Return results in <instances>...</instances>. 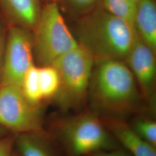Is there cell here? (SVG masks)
Returning a JSON list of instances; mask_svg holds the SVG:
<instances>
[{
  "mask_svg": "<svg viewBox=\"0 0 156 156\" xmlns=\"http://www.w3.org/2000/svg\"><path fill=\"white\" fill-rule=\"evenodd\" d=\"M155 53L137 35L125 59L127 62V66L134 75L144 100L148 103L149 111L154 115H156Z\"/></svg>",
  "mask_w": 156,
  "mask_h": 156,
  "instance_id": "cell-8",
  "label": "cell"
},
{
  "mask_svg": "<svg viewBox=\"0 0 156 156\" xmlns=\"http://www.w3.org/2000/svg\"><path fill=\"white\" fill-rule=\"evenodd\" d=\"M134 27L140 39L156 52V0H138Z\"/></svg>",
  "mask_w": 156,
  "mask_h": 156,
  "instance_id": "cell-12",
  "label": "cell"
},
{
  "mask_svg": "<svg viewBox=\"0 0 156 156\" xmlns=\"http://www.w3.org/2000/svg\"><path fill=\"white\" fill-rule=\"evenodd\" d=\"M44 128L64 156H87L96 151L121 147L100 116L89 109L73 115L46 117Z\"/></svg>",
  "mask_w": 156,
  "mask_h": 156,
  "instance_id": "cell-3",
  "label": "cell"
},
{
  "mask_svg": "<svg viewBox=\"0 0 156 156\" xmlns=\"http://www.w3.org/2000/svg\"><path fill=\"white\" fill-rule=\"evenodd\" d=\"M96 62L87 94L89 109L100 116L126 120L140 113L150 112L142 105L144 98L133 73L126 64L117 60Z\"/></svg>",
  "mask_w": 156,
  "mask_h": 156,
  "instance_id": "cell-1",
  "label": "cell"
},
{
  "mask_svg": "<svg viewBox=\"0 0 156 156\" xmlns=\"http://www.w3.org/2000/svg\"><path fill=\"white\" fill-rule=\"evenodd\" d=\"M127 121L128 125L140 138L156 147V115L146 111L134 115Z\"/></svg>",
  "mask_w": 156,
  "mask_h": 156,
  "instance_id": "cell-13",
  "label": "cell"
},
{
  "mask_svg": "<svg viewBox=\"0 0 156 156\" xmlns=\"http://www.w3.org/2000/svg\"><path fill=\"white\" fill-rule=\"evenodd\" d=\"M9 133H9L7 129H6L5 128L0 127V138H2L3 137L5 136L6 135H7Z\"/></svg>",
  "mask_w": 156,
  "mask_h": 156,
  "instance_id": "cell-21",
  "label": "cell"
},
{
  "mask_svg": "<svg viewBox=\"0 0 156 156\" xmlns=\"http://www.w3.org/2000/svg\"><path fill=\"white\" fill-rule=\"evenodd\" d=\"M41 0H0V19L7 26L33 31L39 19Z\"/></svg>",
  "mask_w": 156,
  "mask_h": 156,
  "instance_id": "cell-10",
  "label": "cell"
},
{
  "mask_svg": "<svg viewBox=\"0 0 156 156\" xmlns=\"http://www.w3.org/2000/svg\"><path fill=\"white\" fill-rule=\"evenodd\" d=\"M32 33L34 61L39 67L51 66L60 56L79 46L57 2L42 5Z\"/></svg>",
  "mask_w": 156,
  "mask_h": 156,
  "instance_id": "cell-5",
  "label": "cell"
},
{
  "mask_svg": "<svg viewBox=\"0 0 156 156\" xmlns=\"http://www.w3.org/2000/svg\"><path fill=\"white\" fill-rule=\"evenodd\" d=\"M100 5L112 15L134 27L136 4L131 0H101Z\"/></svg>",
  "mask_w": 156,
  "mask_h": 156,
  "instance_id": "cell-15",
  "label": "cell"
},
{
  "mask_svg": "<svg viewBox=\"0 0 156 156\" xmlns=\"http://www.w3.org/2000/svg\"><path fill=\"white\" fill-rule=\"evenodd\" d=\"M108 132L120 146L132 156H156V147L140 138L127 121L117 117L100 116Z\"/></svg>",
  "mask_w": 156,
  "mask_h": 156,
  "instance_id": "cell-9",
  "label": "cell"
},
{
  "mask_svg": "<svg viewBox=\"0 0 156 156\" xmlns=\"http://www.w3.org/2000/svg\"><path fill=\"white\" fill-rule=\"evenodd\" d=\"M15 134L9 133L0 138V156H12L14 150Z\"/></svg>",
  "mask_w": 156,
  "mask_h": 156,
  "instance_id": "cell-18",
  "label": "cell"
},
{
  "mask_svg": "<svg viewBox=\"0 0 156 156\" xmlns=\"http://www.w3.org/2000/svg\"><path fill=\"white\" fill-rule=\"evenodd\" d=\"M94 62L92 56L78 46L51 65L60 79L59 89L53 102L62 112L73 110L78 113L84 110Z\"/></svg>",
  "mask_w": 156,
  "mask_h": 156,
  "instance_id": "cell-4",
  "label": "cell"
},
{
  "mask_svg": "<svg viewBox=\"0 0 156 156\" xmlns=\"http://www.w3.org/2000/svg\"><path fill=\"white\" fill-rule=\"evenodd\" d=\"M14 150L20 156H64L45 129L15 134Z\"/></svg>",
  "mask_w": 156,
  "mask_h": 156,
  "instance_id": "cell-11",
  "label": "cell"
},
{
  "mask_svg": "<svg viewBox=\"0 0 156 156\" xmlns=\"http://www.w3.org/2000/svg\"><path fill=\"white\" fill-rule=\"evenodd\" d=\"M101 0H58L57 4L69 14L83 16L100 4Z\"/></svg>",
  "mask_w": 156,
  "mask_h": 156,
  "instance_id": "cell-17",
  "label": "cell"
},
{
  "mask_svg": "<svg viewBox=\"0 0 156 156\" xmlns=\"http://www.w3.org/2000/svg\"><path fill=\"white\" fill-rule=\"evenodd\" d=\"M12 156H19V154L17 153L16 151H15V150H13V153H12Z\"/></svg>",
  "mask_w": 156,
  "mask_h": 156,
  "instance_id": "cell-22",
  "label": "cell"
},
{
  "mask_svg": "<svg viewBox=\"0 0 156 156\" xmlns=\"http://www.w3.org/2000/svg\"><path fill=\"white\" fill-rule=\"evenodd\" d=\"M75 30L78 45L95 62L126 59L138 35L134 27L112 15L100 4L79 17Z\"/></svg>",
  "mask_w": 156,
  "mask_h": 156,
  "instance_id": "cell-2",
  "label": "cell"
},
{
  "mask_svg": "<svg viewBox=\"0 0 156 156\" xmlns=\"http://www.w3.org/2000/svg\"><path fill=\"white\" fill-rule=\"evenodd\" d=\"M21 89L26 98L31 104L45 108L39 91L38 67L34 65L28 69L23 79Z\"/></svg>",
  "mask_w": 156,
  "mask_h": 156,
  "instance_id": "cell-16",
  "label": "cell"
},
{
  "mask_svg": "<svg viewBox=\"0 0 156 156\" xmlns=\"http://www.w3.org/2000/svg\"><path fill=\"white\" fill-rule=\"evenodd\" d=\"M39 91L43 104L53 101L60 86L57 71L52 66L38 67Z\"/></svg>",
  "mask_w": 156,
  "mask_h": 156,
  "instance_id": "cell-14",
  "label": "cell"
},
{
  "mask_svg": "<svg viewBox=\"0 0 156 156\" xmlns=\"http://www.w3.org/2000/svg\"><path fill=\"white\" fill-rule=\"evenodd\" d=\"M41 1H45V2H57L58 1V0H41Z\"/></svg>",
  "mask_w": 156,
  "mask_h": 156,
  "instance_id": "cell-23",
  "label": "cell"
},
{
  "mask_svg": "<svg viewBox=\"0 0 156 156\" xmlns=\"http://www.w3.org/2000/svg\"><path fill=\"white\" fill-rule=\"evenodd\" d=\"M45 118V108L31 104L21 87L0 86V127L15 134L42 130Z\"/></svg>",
  "mask_w": 156,
  "mask_h": 156,
  "instance_id": "cell-6",
  "label": "cell"
},
{
  "mask_svg": "<svg viewBox=\"0 0 156 156\" xmlns=\"http://www.w3.org/2000/svg\"><path fill=\"white\" fill-rule=\"evenodd\" d=\"M8 26L0 19V80L3 66V58L5 45L6 35Z\"/></svg>",
  "mask_w": 156,
  "mask_h": 156,
  "instance_id": "cell-19",
  "label": "cell"
},
{
  "mask_svg": "<svg viewBox=\"0 0 156 156\" xmlns=\"http://www.w3.org/2000/svg\"><path fill=\"white\" fill-rule=\"evenodd\" d=\"M87 156H132L122 147L110 151H98L93 152Z\"/></svg>",
  "mask_w": 156,
  "mask_h": 156,
  "instance_id": "cell-20",
  "label": "cell"
},
{
  "mask_svg": "<svg viewBox=\"0 0 156 156\" xmlns=\"http://www.w3.org/2000/svg\"><path fill=\"white\" fill-rule=\"evenodd\" d=\"M33 33L17 26H8L0 86L22 87L28 69L35 65Z\"/></svg>",
  "mask_w": 156,
  "mask_h": 156,
  "instance_id": "cell-7",
  "label": "cell"
},
{
  "mask_svg": "<svg viewBox=\"0 0 156 156\" xmlns=\"http://www.w3.org/2000/svg\"><path fill=\"white\" fill-rule=\"evenodd\" d=\"M131 1H133L134 2L136 3H136H137V2L138 1V0H131Z\"/></svg>",
  "mask_w": 156,
  "mask_h": 156,
  "instance_id": "cell-24",
  "label": "cell"
}]
</instances>
